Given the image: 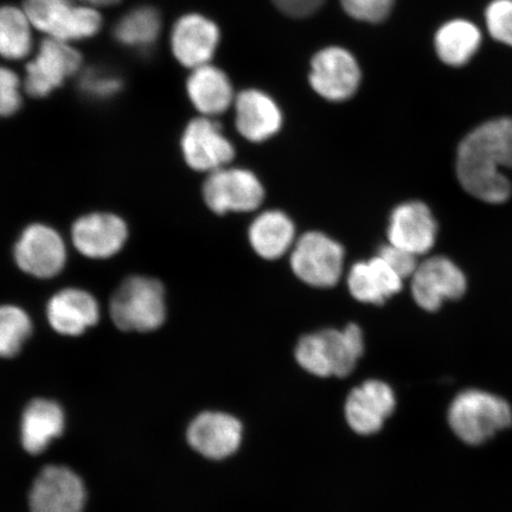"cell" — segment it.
<instances>
[{
	"label": "cell",
	"instance_id": "6da1fadb",
	"mask_svg": "<svg viewBox=\"0 0 512 512\" xmlns=\"http://www.w3.org/2000/svg\"><path fill=\"white\" fill-rule=\"evenodd\" d=\"M501 168H512V119L488 121L466 136L459 145L457 174L473 197L491 204L508 200L509 179Z\"/></svg>",
	"mask_w": 512,
	"mask_h": 512
},
{
	"label": "cell",
	"instance_id": "7a4b0ae2",
	"mask_svg": "<svg viewBox=\"0 0 512 512\" xmlns=\"http://www.w3.org/2000/svg\"><path fill=\"white\" fill-rule=\"evenodd\" d=\"M363 334L356 324L343 331L324 330L307 335L297 345V361L319 377H345L355 369L363 354Z\"/></svg>",
	"mask_w": 512,
	"mask_h": 512
},
{
	"label": "cell",
	"instance_id": "3957f363",
	"mask_svg": "<svg viewBox=\"0 0 512 512\" xmlns=\"http://www.w3.org/2000/svg\"><path fill=\"white\" fill-rule=\"evenodd\" d=\"M448 422L464 443L479 445L511 425L512 412L507 401L482 390L459 394L448 411Z\"/></svg>",
	"mask_w": 512,
	"mask_h": 512
},
{
	"label": "cell",
	"instance_id": "277c9868",
	"mask_svg": "<svg viewBox=\"0 0 512 512\" xmlns=\"http://www.w3.org/2000/svg\"><path fill=\"white\" fill-rule=\"evenodd\" d=\"M32 27L49 38L72 43L98 34L102 17L98 9L78 0H24Z\"/></svg>",
	"mask_w": 512,
	"mask_h": 512
},
{
	"label": "cell",
	"instance_id": "5b68a950",
	"mask_svg": "<svg viewBox=\"0 0 512 512\" xmlns=\"http://www.w3.org/2000/svg\"><path fill=\"white\" fill-rule=\"evenodd\" d=\"M110 313L123 331L150 332L162 326L166 316L162 283L147 277H130L113 294Z\"/></svg>",
	"mask_w": 512,
	"mask_h": 512
},
{
	"label": "cell",
	"instance_id": "8992f818",
	"mask_svg": "<svg viewBox=\"0 0 512 512\" xmlns=\"http://www.w3.org/2000/svg\"><path fill=\"white\" fill-rule=\"evenodd\" d=\"M290 264L303 283L318 288L334 287L342 277L344 248L328 235L309 232L294 243Z\"/></svg>",
	"mask_w": 512,
	"mask_h": 512
},
{
	"label": "cell",
	"instance_id": "52a82bcc",
	"mask_svg": "<svg viewBox=\"0 0 512 512\" xmlns=\"http://www.w3.org/2000/svg\"><path fill=\"white\" fill-rule=\"evenodd\" d=\"M204 202L217 215L258 209L265 189L252 171L222 168L210 172L203 185Z\"/></svg>",
	"mask_w": 512,
	"mask_h": 512
},
{
	"label": "cell",
	"instance_id": "ba28073f",
	"mask_svg": "<svg viewBox=\"0 0 512 512\" xmlns=\"http://www.w3.org/2000/svg\"><path fill=\"white\" fill-rule=\"evenodd\" d=\"M81 66L82 56L72 44L47 37L25 68L24 91L32 98H46L78 74Z\"/></svg>",
	"mask_w": 512,
	"mask_h": 512
},
{
	"label": "cell",
	"instance_id": "9c48e42d",
	"mask_svg": "<svg viewBox=\"0 0 512 512\" xmlns=\"http://www.w3.org/2000/svg\"><path fill=\"white\" fill-rule=\"evenodd\" d=\"M14 255L17 266L38 279L56 277L67 262V248L62 236L41 223L25 228L16 243Z\"/></svg>",
	"mask_w": 512,
	"mask_h": 512
},
{
	"label": "cell",
	"instance_id": "30bf717a",
	"mask_svg": "<svg viewBox=\"0 0 512 512\" xmlns=\"http://www.w3.org/2000/svg\"><path fill=\"white\" fill-rule=\"evenodd\" d=\"M361 78L355 57L343 48L320 50L312 59L311 87L326 100L341 102L350 99L360 87Z\"/></svg>",
	"mask_w": 512,
	"mask_h": 512
},
{
	"label": "cell",
	"instance_id": "8fae6325",
	"mask_svg": "<svg viewBox=\"0 0 512 512\" xmlns=\"http://www.w3.org/2000/svg\"><path fill=\"white\" fill-rule=\"evenodd\" d=\"M466 286L464 273L444 256L421 262L412 275L413 298L425 311L439 310L444 300L462 298Z\"/></svg>",
	"mask_w": 512,
	"mask_h": 512
},
{
	"label": "cell",
	"instance_id": "7c38bea8",
	"mask_svg": "<svg viewBox=\"0 0 512 512\" xmlns=\"http://www.w3.org/2000/svg\"><path fill=\"white\" fill-rule=\"evenodd\" d=\"M182 151L191 169L209 174L226 168L235 157L233 144L209 117L190 121L182 137Z\"/></svg>",
	"mask_w": 512,
	"mask_h": 512
},
{
	"label": "cell",
	"instance_id": "4fadbf2b",
	"mask_svg": "<svg viewBox=\"0 0 512 512\" xmlns=\"http://www.w3.org/2000/svg\"><path fill=\"white\" fill-rule=\"evenodd\" d=\"M85 503V485L64 466L46 467L30 492L31 512H82Z\"/></svg>",
	"mask_w": 512,
	"mask_h": 512
},
{
	"label": "cell",
	"instance_id": "5bb4252c",
	"mask_svg": "<svg viewBox=\"0 0 512 512\" xmlns=\"http://www.w3.org/2000/svg\"><path fill=\"white\" fill-rule=\"evenodd\" d=\"M438 226L425 203L413 201L400 204L390 215V245L419 256L431 251L437 240Z\"/></svg>",
	"mask_w": 512,
	"mask_h": 512
},
{
	"label": "cell",
	"instance_id": "9a60e30c",
	"mask_svg": "<svg viewBox=\"0 0 512 512\" xmlns=\"http://www.w3.org/2000/svg\"><path fill=\"white\" fill-rule=\"evenodd\" d=\"M127 238L126 223L113 214L82 216L72 228L74 247L91 259L112 258L123 249Z\"/></svg>",
	"mask_w": 512,
	"mask_h": 512
},
{
	"label": "cell",
	"instance_id": "2e32d148",
	"mask_svg": "<svg viewBox=\"0 0 512 512\" xmlns=\"http://www.w3.org/2000/svg\"><path fill=\"white\" fill-rule=\"evenodd\" d=\"M395 395L388 384L371 380L355 388L345 403V418L358 434L379 432L395 409Z\"/></svg>",
	"mask_w": 512,
	"mask_h": 512
},
{
	"label": "cell",
	"instance_id": "e0dca14e",
	"mask_svg": "<svg viewBox=\"0 0 512 512\" xmlns=\"http://www.w3.org/2000/svg\"><path fill=\"white\" fill-rule=\"evenodd\" d=\"M220 42V30L201 15L179 18L171 34V48L184 67L195 69L208 64Z\"/></svg>",
	"mask_w": 512,
	"mask_h": 512
},
{
	"label": "cell",
	"instance_id": "ac0fdd59",
	"mask_svg": "<svg viewBox=\"0 0 512 512\" xmlns=\"http://www.w3.org/2000/svg\"><path fill=\"white\" fill-rule=\"evenodd\" d=\"M188 441L202 456L220 460L232 456L242 440V425L234 416L207 412L191 422Z\"/></svg>",
	"mask_w": 512,
	"mask_h": 512
},
{
	"label": "cell",
	"instance_id": "d6986e66",
	"mask_svg": "<svg viewBox=\"0 0 512 512\" xmlns=\"http://www.w3.org/2000/svg\"><path fill=\"white\" fill-rule=\"evenodd\" d=\"M235 111L236 128L249 142H265L283 126V113L277 102L256 89H247L236 96Z\"/></svg>",
	"mask_w": 512,
	"mask_h": 512
},
{
	"label": "cell",
	"instance_id": "ffe728a7",
	"mask_svg": "<svg viewBox=\"0 0 512 512\" xmlns=\"http://www.w3.org/2000/svg\"><path fill=\"white\" fill-rule=\"evenodd\" d=\"M351 296L358 302L382 305L401 292L403 279L381 256L357 262L348 275Z\"/></svg>",
	"mask_w": 512,
	"mask_h": 512
},
{
	"label": "cell",
	"instance_id": "44dd1931",
	"mask_svg": "<svg viewBox=\"0 0 512 512\" xmlns=\"http://www.w3.org/2000/svg\"><path fill=\"white\" fill-rule=\"evenodd\" d=\"M48 319L56 332L79 336L98 323L99 304L92 294L78 288L56 293L48 304Z\"/></svg>",
	"mask_w": 512,
	"mask_h": 512
},
{
	"label": "cell",
	"instance_id": "7402d4cb",
	"mask_svg": "<svg viewBox=\"0 0 512 512\" xmlns=\"http://www.w3.org/2000/svg\"><path fill=\"white\" fill-rule=\"evenodd\" d=\"M483 41V30L476 22L457 17L440 25L434 35V49L446 66L460 68L475 59Z\"/></svg>",
	"mask_w": 512,
	"mask_h": 512
},
{
	"label": "cell",
	"instance_id": "603a6c76",
	"mask_svg": "<svg viewBox=\"0 0 512 512\" xmlns=\"http://www.w3.org/2000/svg\"><path fill=\"white\" fill-rule=\"evenodd\" d=\"M187 91L192 105L204 117L226 112L234 101L233 86L227 74L209 63L192 69Z\"/></svg>",
	"mask_w": 512,
	"mask_h": 512
},
{
	"label": "cell",
	"instance_id": "cb8c5ba5",
	"mask_svg": "<svg viewBox=\"0 0 512 512\" xmlns=\"http://www.w3.org/2000/svg\"><path fill=\"white\" fill-rule=\"evenodd\" d=\"M248 238L262 259L277 260L296 243V228L283 211L268 210L253 221Z\"/></svg>",
	"mask_w": 512,
	"mask_h": 512
},
{
	"label": "cell",
	"instance_id": "d4e9b609",
	"mask_svg": "<svg viewBox=\"0 0 512 512\" xmlns=\"http://www.w3.org/2000/svg\"><path fill=\"white\" fill-rule=\"evenodd\" d=\"M64 430L62 408L54 401L37 399L25 409L22 420V444L25 451L40 454L59 438Z\"/></svg>",
	"mask_w": 512,
	"mask_h": 512
},
{
	"label": "cell",
	"instance_id": "484cf974",
	"mask_svg": "<svg viewBox=\"0 0 512 512\" xmlns=\"http://www.w3.org/2000/svg\"><path fill=\"white\" fill-rule=\"evenodd\" d=\"M32 24L24 9L16 6L0 8V56L19 61L31 54L34 48Z\"/></svg>",
	"mask_w": 512,
	"mask_h": 512
},
{
	"label": "cell",
	"instance_id": "4316f807",
	"mask_svg": "<svg viewBox=\"0 0 512 512\" xmlns=\"http://www.w3.org/2000/svg\"><path fill=\"white\" fill-rule=\"evenodd\" d=\"M162 30L159 12L149 6L134 9L115 25L114 36L130 48H150Z\"/></svg>",
	"mask_w": 512,
	"mask_h": 512
},
{
	"label": "cell",
	"instance_id": "83f0119b",
	"mask_svg": "<svg viewBox=\"0 0 512 512\" xmlns=\"http://www.w3.org/2000/svg\"><path fill=\"white\" fill-rule=\"evenodd\" d=\"M32 324L27 312L14 305L0 306V357H14L29 338Z\"/></svg>",
	"mask_w": 512,
	"mask_h": 512
},
{
	"label": "cell",
	"instance_id": "f1b7e54d",
	"mask_svg": "<svg viewBox=\"0 0 512 512\" xmlns=\"http://www.w3.org/2000/svg\"><path fill=\"white\" fill-rule=\"evenodd\" d=\"M484 23L492 41L512 48V0H490L484 9Z\"/></svg>",
	"mask_w": 512,
	"mask_h": 512
},
{
	"label": "cell",
	"instance_id": "f546056e",
	"mask_svg": "<svg viewBox=\"0 0 512 512\" xmlns=\"http://www.w3.org/2000/svg\"><path fill=\"white\" fill-rule=\"evenodd\" d=\"M395 0H341L343 9L357 21L380 23L393 9Z\"/></svg>",
	"mask_w": 512,
	"mask_h": 512
},
{
	"label": "cell",
	"instance_id": "4dcf8cb0",
	"mask_svg": "<svg viewBox=\"0 0 512 512\" xmlns=\"http://www.w3.org/2000/svg\"><path fill=\"white\" fill-rule=\"evenodd\" d=\"M21 106V80L14 70L0 67V118L11 117Z\"/></svg>",
	"mask_w": 512,
	"mask_h": 512
},
{
	"label": "cell",
	"instance_id": "1f68e13d",
	"mask_svg": "<svg viewBox=\"0 0 512 512\" xmlns=\"http://www.w3.org/2000/svg\"><path fill=\"white\" fill-rule=\"evenodd\" d=\"M379 256H381L403 280L412 278L416 268L419 266L418 256L405 251V249L390 245V243L380 249Z\"/></svg>",
	"mask_w": 512,
	"mask_h": 512
},
{
	"label": "cell",
	"instance_id": "d6a6232c",
	"mask_svg": "<svg viewBox=\"0 0 512 512\" xmlns=\"http://www.w3.org/2000/svg\"><path fill=\"white\" fill-rule=\"evenodd\" d=\"M83 86L89 94L105 98V96L117 93L121 87V82L113 75L95 72L94 70V72L87 74V78L83 80Z\"/></svg>",
	"mask_w": 512,
	"mask_h": 512
},
{
	"label": "cell",
	"instance_id": "836d02e7",
	"mask_svg": "<svg viewBox=\"0 0 512 512\" xmlns=\"http://www.w3.org/2000/svg\"><path fill=\"white\" fill-rule=\"evenodd\" d=\"M272 2L285 15L303 18L315 14L325 0H272Z\"/></svg>",
	"mask_w": 512,
	"mask_h": 512
},
{
	"label": "cell",
	"instance_id": "e575fe53",
	"mask_svg": "<svg viewBox=\"0 0 512 512\" xmlns=\"http://www.w3.org/2000/svg\"><path fill=\"white\" fill-rule=\"evenodd\" d=\"M82 4L93 6V8H105V6H112L118 4L120 0H78Z\"/></svg>",
	"mask_w": 512,
	"mask_h": 512
}]
</instances>
